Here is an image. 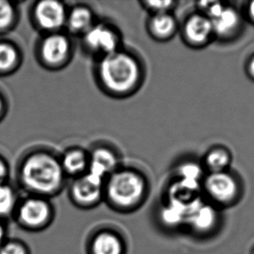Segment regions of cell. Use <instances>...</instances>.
Segmentation results:
<instances>
[{"mask_svg": "<svg viewBox=\"0 0 254 254\" xmlns=\"http://www.w3.org/2000/svg\"><path fill=\"white\" fill-rule=\"evenodd\" d=\"M96 73L102 89L114 97L133 95L144 76L140 59L123 48L98 59Z\"/></svg>", "mask_w": 254, "mask_h": 254, "instance_id": "6da1fadb", "label": "cell"}, {"mask_svg": "<svg viewBox=\"0 0 254 254\" xmlns=\"http://www.w3.org/2000/svg\"><path fill=\"white\" fill-rule=\"evenodd\" d=\"M148 195V180L136 169L120 167L105 179L103 201L117 213H134Z\"/></svg>", "mask_w": 254, "mask_h": 254, "instance_id": "7a4b0ae2", "label": "cell"}, {"mask_svg": "<svg viewBox=\"0 0 254 254\" xmlns=\"http://www.w3.org/2000/svg\"><path fill=\"white\" fill-rule=\"evenodd\" d=\"M22 177L28 189L41 195L52 196L62 190L66 175L60 160L46 153H38L24 162Z\"/></svg>", "mask_w": 254, "mask_h": 254, "instance_id": "3957f363", "label": "cell"}, {"mask_svg": "<svg viewBox=\"0 0 254 254\" xmlns=\"http://www.w3.org/2000/svg\"><path fill=\"white\" fill-rule=\"evenodd\" d=\"M221 211L199 196L187 210L184 227L197 238L212 237L218 234L222 226Z\"/></svg>", "mask_w": 254, "mask_h": 254, "instance_id": "277c9868", "label": "cell"}, {"mask_svg": "<svg viewBox=\"0 0 254 254\" xmlns=\"http://www.w3.org/2000/svg\"><path fill=\"white\" fill-rule=\"evenodd\" d=\"M206 200L220 210L234 206L240 200L241 189L233 175L227 172L208 173L201 182Z\"/></svg>", "mask_w": 254, "mask_h": 254, "instance_id": "5b68a950", "label": "cell"}, {"mask_svg": "<svg viewBox=\"0 0 254 254\" xmlns=\"http://www.w3.org/2000/svg\"><path fill=\"white\" fill-rule=\"evenodd\" d=\"M105 179L87 172L73 179L69 186L70 201L77 208L89 210L99 206L104 200Z\"/></svg>", "mask_w": 254, "mask_h": 254, "instance_id": "8992f818", "label": "cell"}, {"mask_svg": "<svg viewBox=\"0 0 254 254\" xmlns=\"http://www.w3.org/2000/svg\"><path fill=\"white\" fill-rule=\"evenodd\" d=\"M82 39L86 51L98 59L122 49L120 33L112 25L103 22H96Z\"/></svg>", "mask_w": 254, "mask_h": 254, "instance_id": "52a82bcc", "label": "cell"}, {"mask_svg": "<svg viewBox=\"0 0 254 254\" xmlns=\"http://www.w3.org/2000/svg\"><path fill=\"white\" fill-rule=\"evenodd\" d=\"M214 36L213 25L206 15L196 11L186 17L182 25V37L186 45L201 48Z\"/></svg>", "mask_w": 254, "mask_h": 254, "instance_id": "ba28073f", "label": "cell"}, {"mask_svg": "<svg viewBox=\"0 0 254 254\" xmlns=\"http://www.w3.org/2000/svg\"><path fill=\"white\" fill-rule=\"evenodd\" d=\"M72 42L67 35L60 32L49 35L42 44L43 60L53 67L65 65L72 58Z\"/></svg>", "mask_w": 254, "mask_h": 254, "instance_id": "9c48e42d", "label": "cell"}, {"mask_svg": "<svg viewBox=\"0 0 254 254\" xmlns=\"http://www.w3.org/2000/svg\"><path fill=\"white\" fill-rule=\"evenodd\" d=\"M53 208L43 198H31L25 200L19 209L18 218L25 227L31 229H42L51 224Z\"/></svg>", "mask_w": 254, "mask_h": 254, "instance_id": "30bf717a", "label": "cell"}, {"mask_svg": "<svg viewBox=\"0 0 254 254\" xmlns=\"http://www.w3.org/2000/svg\"><path fill=\"white\" fill-rule=\"evenodd\" d=\"M68 10L65 4L60 1L45 0L38 3L35 13L39 25L54 33L65 27Z\"/></svg>", "mask_w": 254, "mask_h": 254, "instance_id": "8fae6325", "label": "cell"}, {"mask_svg": "<svg viewBox=\"0 0 254 254\" xmlns=\"http://www.w3.org/2000/svg\"><path fill=\"white\" fill-rule=\"evenodd\" d=\"M88 254H127V245L124 238L116 231L102 228L89 238Z\"/></svg>", "mask_w": 254, "mask_h": 254, "instance_id": "7c38bea8", "label": "cell"}, {"mask_svg": "<svg viewBox=\"0 0 254 254\" xmlns=\"http://www.w3.org/2000/svg\"><path fill=\"white\" fill-rule=\"evenodd\" d=\"M120 168L119 157L113 148L100 145L89 152V173L106 179L109 175Z\"/></svg>", "mask_w": 254, "mask_h": 254, "instance_id": "4fadbf2b", "label": "cell"}, {"mask_svg": "<svg viewBox=\"0 0 254 254\" xmlns=\"http://www.w3.org/2000/svg\"><path fill=\"white\" fill-rule=\"evenodd\" d=\"M147 30L156 41H169L178 31V21L173 12L149 15Z\"/></svg>", "mask_w": 254, "mask_h": 254, "instance_id": "5bb4252c", "label": "cell"}, {"mask_svg": "<svg viewBox=\"0 0 254 254\" xmlns=\"http://www.w3.org/2000/svg\"><path fill=\"white\" fill-rule=\"evenodd\" d=\"M96 20L92 9L85 4H76L68 10L65 27L74 36L83 37Z\"/></svg>", "mask_w": 254, "mask_h": 254, "instance_id": "9a60e30c", "label": "cell"}, {"mask_svg": "<svg viewBox=\"0 0 254 254\" xmlns=\"http://www.w3.org/2000/svg\"><path fill=\"white\" fill-rule=\"evenodd\" d=\"M60 162L66 176L76 178L89 171V152L76 147L69 148L64 152Z\"/></svg>", "mask_w": 254, "mask_h": 254, "instance_id": "2e32d148", "label": "cell"}, {"mask_svg": "<svg viewBox=\"0 0 254 254\" xmlns=\"http://www.w3.org/2000/svg\"><path fill=\"white\" fill-rule=\"evenodd\" d=\"M230 162V156L223 148L210 149L204 157V167L209 173L226 171Z\"/></svg>", "mask_w": 254, "mask_h": 254, "instance_id": "e0dca14e", "label": "cell"}, {"mask_svg": "<svg viewBox=\"0 0 254 254\" xmlns=\"http://www.w3.org/2000/svg\"><path fill=\"white\" fill-rule=\"evenodd\" d=\"M179 180L184 182H191L195 184H200L205 175H203V167L197 162H184L178 166Z\"/></svg>", "mask_w": 254, "mask_h": 254, "instance_id": "ac0fdd59", "label": "cell"}, {"mask_svg": "<svg viewBox=\"0 0 254 254\" xmlns=\"http://www.w3.org/2000/svg\"><path fill=\"white\" fill-rule=\"evenodd\" d=\"M176 4L177 3L175 1H170V0L141 2V6L148 11L149 15L173 12Z\"/></svg>", "mask_w": 254, "mask_h": 254, "instance_id": "d6986e66", "label": "cell"}, {"mask_svg": "<svg viewBox=\"0 0 254 254\" xmlns=\"http://www.w3.org/2000/svg\"><path fill=\"white\" fill-rule=\"evenodd\" d=\"M15 203V196L12 190L7 186L0 184V216L10 213Z\"/></svg>", "mask_w": 254, "mask_h": 254, "instance_id": "ffe728a7", "label": "cell"}, {"mask_svg": "<svg viewBox=\"0 0 254 254\" xmlns=\"http://www.w3.org/2000/svg\"><path fill=\"white\" fill-rule=\"evenodd\" d=\"M17 59V53L12 47L0 44V70L10 69Z\"/></svg>", "mask_w": 254, "mask_h": 254, "instance_id": "44dd1931", "label": "cell"}, {"mask_svg": "<svg viewBox=\"0 0 254 254\" xmlns=\"http://www.w3.org/2000/svg\"><path fill=\"white\" fill-rule=\"evenodd\" d=\"M13 18V10L9 3L0 1V29L7 27Z\"/></svg>", "mask_w": 254, "mask_h": 254, "instance_id": "7402d4cb", "label": "cell"}, {"mask_svg": "<svg viewBox=\"0 0 254 254\" xmlns=\"http://www.w3.org/2000/svg\"><path fill=\"white\" fill-rule=\"evenodd\" d=\"M0 254H27L26 249L17 242H8L0 248Z\"/></svg>", "mask_w": 254, "mask_h": 254, "instance_id": "603a6c76", "label": "cell"}, {"mask_svg": "<svg viewBox=\"0 0 254 254\" xmlns=\"http://www.w3.org/2000/svg\"><path fill=\"white\" fill-rule=\"evenodd\" d=\"M5 175H6V170H5L4 165L2 162H0V184H2V182H3Z\"/></svg>", "mask_w": 254, "mask_h": 254, "instance_id": "cb8c5ba5", "label": "cell"}, {"mask_svg": "<svg viewBox=\"0 0 254 254\" xmlns=\"http://www.w3.org/2000/svg\"><path fill=\"white\" fill-rule=\"evenodd\" d=\"M3 235H4V231H3L2 225L0 224V248L2 247V241H3Z\"/></svg>", "mask_w": 254, "mask_h": 254, "instance_id": "d4e9b609", "label": "cell"}, {"mask_svg": "<svg viewBox=\"0 0 254 254\" xmlns=\"http://www.w3.org/2000/svg\"><path fill=\"white\" fill-rule=\"evenodd\" d=\"M249 69H250V72H251L252 75L254 76V59L252 60L250 66H249Z\"/></svg>", "mask_w": 254, "mask_h": 254, "instance_id": "484cf974", "label": "cell"}, {"mask_svg": "<svg viewBox=\"0 0 254 254\" xmlns=\"http://www.w3.org/2000/svg\"><path fill=\"white\" fill-rule=\"evenodd\" d=\"M250 14H251V17L254 19V2L251 3V6H250Z\"/></svg>", "mask_w": 254, "mask_h": 254, "instance_id": "4316f807", "label": "cell"}, {"mask_svg": "<svg viewBox=\"0 0 254 254\" xmlns=\"http://www.w3.org/2000/svg\"><path fill=\"white\" fill-rule=\"evenodd\" d=\"M1 108H2V103H1V101H0V111H1Z\"/></svg>", "mask_w": 254, "mask_h": 254, "instance_id": "83f0119b", "label": "cell"}, {"mask_svg": "<svg viewBox=\"0 0 254 254\" xmlns=\"http://www.w3.org/2000/svg\"><path fill=\"white\" fill-rule=\"evenodd\" d=\"M252 254H254V248L253 249V251H252Z\"/></svg>", "mask_w": 254, "mask_h": 254, "instance_id": "f1b7e54d", "label": "cell"}]
</instances>
